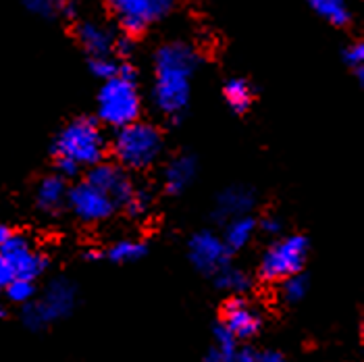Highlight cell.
<instances>
[{
    "instance_id": "cell-1",
    "label": "cell",
    "mask_w": 364,
    "mask_h": 362,
    "mask_svg": "<svg viewBox=\"0 0 364 362\" xmlns=\"http://www.w3.org/2000/svg\"><path fill=\"white\" fill-rule=\"evenodd\" d=\"M196 67V50L186 42H171L159 48L154 63L156 80L152 90L159 111L168 117H177L188 109Z\"/></svg>"
},
{
    "instance_id": "cell-2",
    "label": "cell",
    "mask_w": 364,
    "mask_h": 362,
    "mask_svg": "<svg viewBox=\"0 0 364 362\" xmlns=\"http://www.w3.org/2000/svg\"><path fill=\"white\" fill-rule=\"evenodd\" d=\"M109 142L102 127L94 119H75L56 136L53 154L71 161L77 167H94L105 161Z\"/></svg>"
},
{
    "instance_id": "cell-3",
    "label": "cell",
    "mask_w": 364,
    "mask_h": 362,
    "mask_svg": "<svg viewBox=\"0 0 364 362\" xmlns=\"http://www.w3.org/2000/svg\"><path fill=\"white\" fill-rule=\"evenodd\" d=\"M111 148L119 167L141 171L159 161L163 152V136L154 125L136 121L117 129Z\"/></svg>"
},
{
    "instance_id": "cell-4",
    "label": "cell",
    "mask_w": 364,
    "mask_h": 362,
    "mask_svg": "<svg viewBox=\"0 0 364 362\" xmlns=\"http://www.w3.org/2000/svg\"><path fill=\"white\" fill-rule=\"evenodd\" d=\"M141 98L134 78L114 75L98 94V117L105 125L121 129L140 119Z\"/></svg>"
},
{
    "instance_id": "cell-5",
    "label": "cell",
    "mask_w": 364,
    "mask_h": 362,
    "mask_svg": "<svg viewBox=\"0 0 364 362\" xmlns=\"http://www.w3.org/2000/svg\"><path fill=\"white\" fill-rule=\"evenodd\" d=\"M309 256V240L304 235H287L275 242L260 260V277L283 281L302 271Z\"/></svg>"
},
{
    "instance_id": "cell-6",
    "label": "cell",
    "mask_w": 364,
    "mask_h": 362,
    "mask_svg": "<svg viewBox=\"0 0 364 362\" xmlns=\"http://www.w3.org/2000/svg\"><path fill=\"white\" fill-rule=\"evenodd\" d=\"M75 304V287L67 279H56L48 285L42 300L31 302L23 310V321L31 329H44L46 325L67 316Z\"/></svg>"
},
{
    "instance_id": "cell-7",
    "label": "cell",
    "mask_w": 364,
    "mask_h": 362,
    "mask_svg": "<svg viewBox=\"0 0 364 362\" xmlns=\"http://www.w3.org/2000/svg\"><path fill=\"white\" fill-rule=\"evenodd\" d=\"M175 0H112V9L125 36L134 38L150 23L167 17Z\"/></svg>"
},
{
    "instance_id": "cell-8",
    "label": "cell",
    "mask_w": 364,
    "mask_h": 362,
    "mask_svg": "<svg viewBox=\"0 0 364 362\" xmlns=\"http://www.w3.org/2000/svg\"><path fill=\"white\" fill-rule=\"evenodd\" d=\"M67 204L73 211V215L85 223H98L109 219L117 206L109 196L102 194L87 181L73 186L67 192Z\"/></svg>"
},
{
    "instance_id": "cell-9",
    "label": "cell",
    "mask_w": 364,
    "mask_h": 362,
    "mask_svg": "<svg viewBox=\"0 0 364 362\" xmlns=\"http://www.w3.org/2000/svg\"><path fill=\"white\" fill-rule=\"evenodd\" d=\"M90 186H94L96 190H100L102 194H107L114 204H123L132 198L136 186L132 183L129 175L125 173V169L112 163H98L87 171V179Z\"/></svg>"
},
{
    "instance_id": "cell-10",
    "label": "cell",
    "mask_w": 364,
    "mask_h": 362,
    "mask_svg": "<svg viewBox=\"0 0 364 362\" xmlns=\"http://www.w3.org/2000/svg\"><path fill=\"white\" fill-rule=\"evenodd\" d=\"M190 260L200 273H219L229 262V248L213 231H200L190 240Z\"/></svg>"
},
{
    "instance_id": "cell-11",
    "label": "cell",
    "mask_w": 364,
    "mask_h": 362,
    "mask_svg": "<svg viewBox=\"0 0 364 362\" xmlns=\"http://www.w3.org/2000/svg\"><path fill=\"white\" fill-rule=\"evenodd\" d=\"M0 256H4L11 262L15 277L19 279L33 281L36 277H40L46 269V258L42 254L31 250L28 240L21 235L11 233V238L0 246Z\"/></svg>"
},
{
    "instance_id": "cell-12",
    "label": "cell",
    "mask_w": 364,
    "mask_h": 362,
    "mask_svg": "<svg viewBox=\"0 0 364 362\" xmlns=\"http://www.w3.org/2000/svg\"><path fill=\"white\" fill-rule=\"evenodd\" d=\"M223 325L235 339H248L260 329L258 310L242 298H233L223 307Z\"/></svg>"
},
{
    "instance_id": "cell-13",
    "label": "cell",
    "mask_w": 364,
    "mask_h": 362,
    "mask_svg": "<svg viewBox=\"0 0 364 362\" xmlns=\"http://www.w3.org/2000/svg\"><path fill=\"white\" fill-rule=\"evenodd\" d=\"M75 36L80 40V44L84 46V50L92 58L96 56H111L112 46H114V33L107 26L98 23V21H82L77 23Z\"/></svg>"
},
{
    "instance_id": "cell-14",
    "label": "cell",
    "mask_w": 364,
    "mask_h": 362,
    "mask_svg": "<svg viewBox=\"0 0 364 362\" xmlns=\"http://www.w3.org/2000/svg\"><path fill=\"white\" fill-rule=\"evenodd\" d=\"M254 206V194L248 188H229L217 198V219L231 221L237 217H244Z\"/></svg>"
},
{
    "instance_id": "cell-15",
    "label": "cell",
    "mask_w": 364,
    "mask_h": 362,
    "mask_svg": "<svg viewBox=\"0 0 364 362\" xmlns=\"http://www.w3.org/2000/svg\"><path fill=\"white\" fill-rule=\"evenodd\" d=\"M196 177V161L188 154L175 156L165 169V190L168 194H181Z\"/></svg>"
},
{
    "instance_id": "cell-16",
    "label": "cell",
    "mask_w": 364,
    "mask_h": 362,
    "mask_svg": "<svg viewBox=\"0 0 364 362\" xmlns=\"http://www.w3.org/2000/svg\"><path fill=\"white\" fill-rule=\"evenodd\" d=\"M67 183L63 177L58 175H50L44 177L38 186V194L36 200L44 211H58L65 202H67Z\"/></svg>"
},
{
    "instance_id": "cell-17",
    "label": "cell",
    "mask_w": 364,
    "mask_h": 362,
    "mask_svg": "<svg viewBox=\"0 0 364 362\" xmlns=\"http://www.w3.org/2000/svg\"><path fill=\"white\" fill-rule=\"evenodd\" d=\"M254 231H256V221L252 217L244 215V217L231 219L227 223V229H225V246L229 248V252L242 250L252 240Z\"/></svg>"
},
{
    "instance_id": "cell-18",
    "label": "cell",
    "mask_w": 364,
    "mask_h": 362,
    "mask_svg": "<svg viewBox=\"0 0 364 362\" xmlns=\"http://www.w3.org/2000/svg\"><path fill=\"white\" fill-rule=\"evenodd\" d=\"M312 11H316L323 19L333 23L337 28L350 21V6L348 0H306Z\"/></svg>"
},
{
    "instance_id": "cell-19",
    "label": "cell",
    "mask_w": 364,
    "mask_h": 362,
    "mask_svg": "<svg viewBox=\"0 0 364 362\" xmlns=\"http://www.w3.org/2000/svg\"><path fill=\"white\" fill-rule=\"evenodd\" d=\"M225 100L235 112H246L254 100L252 85L246 80H231L225 85Z\"/></svg>"
},
{
    "instance_id": "cell-20",
    "label": "cell",
    "mask_w": 364,
    "mask_h": 362,
    "mask_svg": "<svg viewBox=\"0 0 364 362\" xmlns=\"http://www.w3.org/2000/svg\"><path fill=\"white\" fill-rule=\"evenodd\" d=\"M146 254V246L138 240H121L112 244L109 250V258L112 262H136Z\"/></svg>"
},
{
    "instance_id": "cell-21",
    "label": "cell",
    "mask_w": 364,
    "mask_h": 362,
    "mask_svg": "<svg viewBox=\"0 0 364 362\" xmlns=\"http://www.w3.org/2000/svg\"><path fill=\"white\" fill-rule=\"evenodd\" d=\"M217 275V285L221 289H227V292H233V294H242L250 287V277L240 271V269H233V267H225L221 269Z\"/></svg>"
},
{
    "instance_id": "cell-22",
    "label": "cell",
    "mask_w": 364,
    "mask_h": 362,
    "mask_svg": "<svg viewBox=\"0 0 364 362\" xmlns=\"http://www.w3.org/2000/svg\"><path fill=\"white\" fill-rule=\"evenodd\" d=\"M309 294V277L296 273L291 277H285L281 281V298L289 304L304 300V296Z\"/></svg>"
},
{
    "instance_id": "cell-23",
    "label": "cell",
    "mask_w": 364,
    "mask_h": 362,
    "mask_svg": "<svg viewBox=\"0 0 364 362\" xmlns=\"http://www.w3.org/2000/svg\"><path fill=\"white\" fill-rule=\"evenodd\" d=\"M23 2L31 13H36L40 17H48V19L60 15V13H67V15L73 13L71 11L73 6L69 0H23Z\"/></svg>"
},
{
    "instance_id": "cell-24",
    "label": "cell",
    "mask_w": 364,
    "mask_h": 362,
    "mask_svg": "<svg viewBox=\"0 0 364 362\" xmlns=\"http://www.w3.org/2000/svg\"><path fill=\"white\" fill-rule=\"evenodd\" d=\"M213 348L223 356L225 362H233L235 361V354H237V339L219 323L215 327V346Z\"/></svg>"
},
{
    "instance_id": "cell-25",
    "label": "cell",
    "mask_w": 364,
    "mask_h": 362,
    "mask_svg": "<svg viewBox=\"0 0 364 362\" xmlns=\"http://www.w3.org/2000/svg\"><path fill=\"white\" fill-rule=\"evenodd\" d=\"M6 296L11 302H17V304H29L33 294H36V287H33V281L29 279H19L15 277L6 287H4Z\"/></svg>"
},
{
    "instance_id": "cell-26",
    "label": "cell",
    "mask_w": 364,
    "mask_h": 362,
    "mask_svg": "<svg viewBox=\"0 0 364 362\" xmlns=\"http://www.w3.org/2000/svg\"><path fill=\"white\" fill-rule=\"evenodd\" d=\"M90 71H92L98 80L109 82V80H112V78L117 75L119 65H117V60H112L111 56H96V58L90 60Z\"/></svg>"
},
{
    "instance_id": "cell-27",
    "label": "cell",
    "mask_w": 364,
    "mask_h": 362,
    "mask_svg": "<svg viewBox=\"0 0 364 362\" xmlns=\"http://www.w3.org/2000/svg\"><path fill=\"white\" fill-rule=\"evenodd\" d=\"M343 60L356 71V78H358V82L363 84L364 82V46L360 42H354V44H350L348 48H346V53H343Z\"/></svg>"
},
{
    "instance_id": "cell-28",
    "label": "cell",
    "mask_w": 364,
    "mask_h": 362,
    "mask_svg": "<svg viewBox=\"0 0 364 362\" xmlns=\"http://www.w3.org/2000/svg\"><path fill=\"white\" fill-rule=\"evenodd\" d=\"M150 204H152V198H150V194L146 190H134L132 198L125 202V208H127V213L132 217H140V215L148 213Z\"/></svg>"
},
{
    "instance_id": "cell-29",
    "label": "cell",
    "mask_w": 364,
    "mask_h": 362,
    "mask_svg": "<svg viewBox=\"0 0 364 362\" xmlns=\"http://www.w3.org/2000/svg\"><path fill=\"white\" fill-rule=\"evenodd\" d=\"M112 50L121 56V58H129V56L134 55V50H136L134 38H129V36H123V38L114 40V46H112Z\"/></svg>"
},
{
    "instance_id": "cell-30",
    "label": "cell",
    "mask_w": 364,
    "mask_h": 362,
    "mask_svg": "<svg viewBox=\"0 0 364 362\" xmlns=\"http://www.w3.org/2000/svg\"><path fill=\"white\" fill-rule=\"evenodd\" d=\"M13 279H15V271H13L11 262L4 256H0V289H4Z\"/></svg>"
},
{
    "instance_id": "cell-31",
    "label": "cell",
    "mask_w": 364,
    "mask_h": 362,
    "mask_svg": "<svg viewBox=\"0 0 364 362\" xmlns=\"http://www.w3.org/2000/svg\"><path fill=\"white\" fill-rule=\"evenodd\" d=\"M56 169H58V177H73L80 173V167L73 165L71 161H65V159H56Z\"/></svg>"
},
{
    "instance_id": "cell-32",
    "label": "cell",
    "mask_w": 364,
    "mask_h": 362,
    "mask_svg": "<svg viewBox=\"0 0 364 362\" xmlns=\"http://www.w3.org/2000/svg\"><path fill=\"white\" fill-rule=\"evenodd\" d=\"M258 356H260V352H256L252 348H237L233 362H258Z\"/></svg>"
},
{
    "instance_id": "cell-33",
    "label": "cell",
    "mask_w": 364,
    "mask_h": 362,
    "mask_svg": "<svg viewBox=\"0 0 364 362\" xmlns=\"http://www.w3.org/2000/svg\"><path fill=\"white\" fill-rule=\"evenodd\" d=\"M262 229H264V233H273V235H275V233H279L281 223L275 217H271V219L267 217V219L262 221Z\"/></svg>"
},
{
    "instance_id": "cell-34",
    "label": "cell",
    "mask_w": 364,
    "mask_h": 362,
    "mask_svg": "<svg viewBox=\"0 0 364 362\" xmlns=\"http://www.w3.org/2000/svg\"><path fill=\"white\" fill-rule=\"evenodd\" d=\"M258 362H285V358L281 356L279 352H260Z\"/></svg>"
},
{
    "instance_id": "cell-35",
    "label": "cell",
    "mask_w": 364,
    "mask_h": 362,
    "mask_svg": "<svg viewBox=\"0 0 364 362\" xmlns=\"http://www.w3.org/2000/svg\"><path fill=\"white\" fill-rule=\"evenodd\" d=\"M9 238H11V229L0 221V246H2Z\"/></svg>"
},
{
    "instance_id": "cell-36",
    "label": "cell",
    "mask_w": 364,
    "mask_h": 362,
    "mask_svg": "<svg viewBox=\"0 0 364 362\" xmlns=\"http://www.w3.org/2000/svg\"><path fill=\"white\" fill-rule=\"evenodd\" d=\"M98 256H100V254H98V252H96V250H90V252H87V254H85V258H90V260H96Z\"/></svg>"
},
{
    "instance_id": "cell-37",
    "label": "cell",
    "mask_w": 364,
    "mask_h": 362,
    "mask_svg": "<svg viewBox=\"0 0 364 362\" xmlns=\"http://www.w3.org/2000/svg\"><path fill=\"white\" fill-rule=\"evenodd\" d=\"M2 314H4V310H2V307H0V319H2Z\"/></svg>"
}]
</instances>
